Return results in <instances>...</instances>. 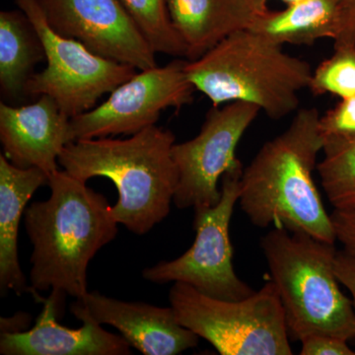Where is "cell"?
Wrapping results in <instances>:
<instances>
[{
    "instance_id": "1",
    "label": "cell",
    "mask_w": 355,
    "mask_h": 355,
    "mask_svg": "<svg viewBox=\"0 0 355 355\" xmlns=\"http://www.w3.org/2000/svg\"><path fill=\"white\" fill-rule=\"evenodd\" d=\"M319 111L296 112L291 125L266 141L240 179V207L259 228H286L335 244L336 234L315 184L323 151Z\"/></svg>"
},
{
    "instance_id": "2",
    "label": "cell",
    "mask_w": 355,
    "mask_h": 355,
    "mask_svg": "<svg viewBox=\"0 0 355 355\" xmlns=\"http://www.w3.org/2000/svg\"><path fill=\"white\" fill-rule=\"evenodd\" d=\"M86 183L58 170L49 178L50 198L25 210L35 291L83 297L89 263L118 234L108 200Z\"/></svg>"
},
{
    "instance_id": "3",
    "label": "cell",
    "mask_w": 355,
    "mask_h": 355,
    "mask_svg": "<svg viewBox=\"0 0 355 355\" xmlns=\"http://www.w3.org/2000/svg\"><path fill=\"white\" fill-rule=\"evenodd\" d=\"M175 141L171 130L156 125L130 139L76 140L65 146L58 164L81 181L95 177L113 181L119 193L112 207L114 218L130 232L144 235L171 211L179 184Z\"/></svg>"
},
{
    "instance_id": "4",
    "label": "cell",
    "mask_w": 355,
    "mask_h": 355,
    "mask_svg": "<svg viewBox=\"0 0 355 355\" xmlns=\"http://www.w3.org/2000/svg\"><path fill=\"white\" fill-rule=\"evenodd\" d=\"M184 69L212 106L250 103L275 121L298 111L299 92L309 88L313 73L309 62L251 30L229 35L202 57L187 60Z\"/></svg>"
},
{
    "instance_id": "5",
    "label": "cell",
    "mask_w": 355,
    "mask_h": 355,
    "mask_svg": "<svg viewBox=\"0 0 355 355\" xmlns=\"http://www.w3.org/2000/svg\"><path fill=\"white\" fill-rule=\"evenodd\" d=\"M261 249L279 291L289 336L355 338L352 299L340 289L333 243L303 232L273 228L261 238Z\"/></svg>"
},
{
    "instance_id": "6",
    "label": "cell",
    "mask_w": 355,
    "mask_h": 355,
    "mask_svg": "<svg viewBox=\"0 0 355 355\" xmlns=\"http://www.w3.org/2000/svg\"><path fill=\"white\" fill-rule=\"evenodd\" d=\"M170 306L178 322L221 355H291L286 314L275 282L243 300L209 297L175 282Z\"/></svg>"
},
{
    "instance_id": "7",
    "label": "cell",
    "mask_w": 355,
    "mask_h": 355,
    "mask_svg": "<svg viewBox=\"0 0 355 355\" xmlns=\"http://www.w3.org/2000/svg\"><path fill=\"white\" fill-rule=\"evenodd\" d=\"M243 166L221 178V198L212 207L193 209V246L173 261H162L147 268L142 277L153 284L182 282L205 295L222 300L238 301L254 291L236 275L229 227L239 200Z\"/></svg>"
},
{
    "instance_id": "8",
    "label": "cell",
    "mask_w": 355,
    "mask_h": 355,
    "mask_svg": "<svg viewBox=\"0 0 355 355\" xmlns=\"http://www.w3.org/2000/svg\"><path fill=\"white\" fill-rule=\"evenodd\" d=\"M43 44L46 67L28 81L25 94L53 98L70 119L90 111L97 102L139 70L96 55L77 40L53 31L38 0H15Z\"/></svg>"
},
{
    "instance_id": "9",
    "label": "cell",
    "mask_w": 355,
    "mask_h": 355,
    "mask_svg": "<svg viewBox=\"0 0 355 355\" xmlns=\"http://www.w3.org/2000/svg\"><path fill=\"white\" fill-rule=\"evenodd\" d=\"M187 60L139 70L114 88L108 99L70 119L73 141L132 135L157 123L166 109L181 110L193 101L196 89L187 76Z\"/></svg>"
},
{
    "instance_id": "10",
    "label": "cell",
    "mask_w": 355,
    "mask_h": 355,
    "mask_svg": "<svg viewBox=\"0 0 355 355\" xmlns=\"http://www.w3.org/2000/svg\"><path fill=\"white\" fill-rule=\"evenodd\" d=\"M261 109L246 102L212 106L197 137L173 146L179 172L174 205L178 209L212 207L221 198L219 180L226 172L241 167L236 149Z\"/></svg>"
},
{
    "instance_id": "11",
    "label": "cell",
    "mask_w": 355,
    "mask_h": 355,
    "mask_svg": "<svg viewBox=\"0 0 355 355\" xmlns=\"http://www.w3.org/2000/svg\"><path fill=\"white\" fill-rule=\"evenodd\" d=\"M38 1L46 22L58 34L137 70L157 67L156 53L120 0Z\"/></svg>"
},
{
    "instance_id": "12",
    "label": "cell",
    "mask_w": 355,
    "mask_h": 355,
    "mask_svg": "<svg viewBox=\"0 0 355 355\" xmlns=\"http://www.w3.org/2000/svg\"><path fill=\"white\" fill-rule=\"evenodd\" d=\"M44 307L30 330L1 334L0 354L3 355H128L132 345L123 336L104 330L83 306L76 300L70 312L83 322L79 329L58 324L64 312V296L51 292L50 297L40 301Z\"/></svg>"
},
{
    "instance_id": "13",
    "label": "cell",
    "mask_w": 355,
    "mask_h": 355,
    "mask_svg": "<svg viewBox=\"0 0 355 355\" xmlns=\"http://www.w3.org/2000/svg\"><path fill=\"white\" fill-rule=\"evenodd\" d=\"M0 140L3 155L16 167L38 168L50 178L58 157L73 141L70 118L53 98L40 96L22 107L0 104Z\"/></svg>"
},
{
    "instance_id": "14",
    "label": "cell",
    "mask_w": 355,
    "mask_h": 355,
    "mask_svg": "<svg viewBox=\"0 0 355 355\" xmlns=\"http://www.w3.org/2000/svg\"><path fill=\"white\" fill-rule=\"evenodd\" d=\"M100 324L120 331L132 347L146 355H176L197 347L200 338L178 322L171 306L127 302L88 292L76 299Z\"/></svg>"
},
{
    "instance_id": "15",
    "label": "cell",
    "mask_w": 355,
    "mask_h": 355,
    "mask_svg": "<svg viewBox=\"0 0 355 355\" xmlns=\"http://www.w3.org/2000/svg\"><path fill=\"white\" fill-rule=\"evenodd\" d=\"M170 18L196 60L229 35L248 30L268 10L265 0H167Z\"/></svg>"
},
{
    "instance_id": "16",
    "label": "cell",
    "mask_w": 355,
    "mask_h": 355,
    "mask_svg": "<svg viewBox=\"0 0 355 355\" xmlns=\"http://www.w3.org/2000/svg\"><path fill=\"white\" fill-rule=\"evenodd\" d=\"M49 177L38 168L16 167L0 154V291L17 295L34 294L28 286L18 258V230L26 205L35 191L48 186Z\"/></svg>"
},
{
    "instance_id": "17",
    "label": "cell",
    "mask_w": 355,
    "mask_h": 355,
    "mask_svg": "<svg viewBox=\"0 0 355 355\" xmlns=\"http://www.w3.org/2000/svg\"><path fill=\"white\" fill-rule=\"evenodd\" d=\"M340 27L342 15L336 0H301L284 10L268 9L248 30L280 46H312L318 40L336 41Z\"/></svg>"
},
{
    "instance_id": "18",
    "label": "cell",
    "mask_w": 355,
    "mask_h": 355,
    "mask_svg": "<svg viewBox=\"0 0 355 355\" xmlns=\"http://www.w3.org/2000/svg\"><path fill=\"white\" fill-rule=\"evenodd\" d=\"M46 58L43 44L31 21L20 9L0 12V87L15 99L25 94L35 65Z\"/></svg>"
},
{
    "instance_id": "19",
    "label": "cell",
    "mask_w": 355,
    "mask_h": 355,
    "mask_svg": "<svg viewBox=\"0 0 355 355\" xmlns=\"http://www.w3.org/2000/svg\"><path fill=\"white\" fill-rule=\"evenodd\" d=\"M317 166L322 187L334 209L355 211V139L324 141Z\"/></svg>"
},
{
    "instance_id": "20",
    "label": "cell",
    "mask_w": 355,
    "mask_h": 355,
    "mask_svg": "<svg viewBox=\"0 0 355 355\" xmlns=\"http://www.w3.org/2000/svg\"><path fill=\"white\" fill-rule=\"evenodd\" d=\"M154 53L186 58L187 48L170 18L167 0H120Z\"/></svg>"
},
{
    "instance_id": "21",
    "label": "cell",
    "mask_w": 355,
    "mask_h": 355,
    "mask_svg": "<svg viewBox=\"0 0 355 355\" xmlns=\"http://www.w3.org/2000/svg\"><path fill=\"white\" fill-rule=\"evenodd\" d=\"M334 48L333 55L313 71L308 89L315 96L345 99L355 95V44H334Z\"/></svg>"
},
{
    "instance_id": "22",
    "label": "cell",
    "mask_w": 355,
    "mask_h": 355,
    "mask_svg": "<svg viewBox=\"0 0 355 355\" xmlns=\"http://www.w3.org/2000/svg\"><path fill=\"white\" fill-rule=\"evenodd\" d=\"M320 132L324 141L355 139V95L340 101L320 116Z\"/></svg>"
},
{
    "instance_id": "23",
    "label": "cell",
    "mask_w": 355,
    "mask_h": 355,
    "mask_svg": "<svg viewBox=\"0 0 355 355\" xmlns=\"http://www.w3.org/2000/svg\"><path fill=\"white\" fill-rule=\"evenodd\" d=\"M302 355H355L347 340L328 335H311L300 340Z\"/></svg>"
},
{
    "instance_id": "24",
    "label": "cell",
    "mask_w": 355,
    "mask_h": 355,
    "mask_svg": "<svg viewBox=\"0 0 355 355\" xmlns=\"http://www.w3.org/2000/svg\"><path fill=\"white\" fill-rule=\"evenodd\" d=\"M336 239L343 251L355 258V211L334 209L331 214Z\"/></svg>"
},
{
    "instance_id": "25",
    "label": "cell",
    "mask_w": 355,
    "mask_h": 355,
    "mask_svg": "<svg viewBox=\"0 0 355 355\" xmlns=\"http://www.w3.org/2000/svg\"><path fill=\"white\" fill-rule=\"evenodd\" d=\"M335 272L338 282L352 294L355 313V258L347 252L338 251L335 260Z\"/></svg>"
},
{
    "instance_id": "26",
    "label": "cell",
    "mask_w": 355,
    "mask_h": 355,
    "mask_svg": "<svg viewBox=\"0 0 355 355\" xmlns=\"http://www.w3.org/2000/svg\"><path fill=\"white\" fill-rule=\"evenodd\" d=\"M342 15V27L335 44H355V0H336Z\"/></svg>"
},
{
    "instance_id": "27",
    "label": "cell",
    "mask_w": 355,
    "mask_h": 355,
    "mask_svg": "<svg viewBox=\"0 0 355 355\" xmlns=\"http://www.w3.org/2000/svg\"><path fill=\"white\" fill-rule=\"evenodd\" d=\"M31 316L27 313L19 312L10 318H1L0 331L1 334H16L29 330Z\"/></svg>"
},
{
    "instance_id": "28",
    "label": "cell",
    "mask_w": 355,
    "mask_h": 355,
    "mask_svg": "<svg viewBox=\"0 0 355 355\" xmlns=\"http://www.w3.org/2000/svg\"><path fill=\"white\" fill-rule=\"evenodd\" d=\"M265 1H268V0H265ZM282 2L286 4V6H291V4L297 3V2L301 1V0H282Z\"/></svg>"
}]
</instances>
